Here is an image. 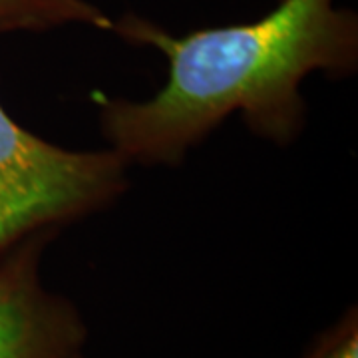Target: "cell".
<instances>
[{
    "mask_svg": "<svg viewBox=\"0 0 358 358\" xmlns=\"http://www.w3.org/2000/svg\"><path fill=\"white\" fill-rule=\"evenodd\" d=\"M112 32L167 60L155 96L102 102L103 136L129 166H178L233 114L257 136L289 143L305 128V78L348 76L358 64V16L336 0H281L253 22L187 34L124 14Z\"/></svg>",
    "mask_w": 358,
    "mask_h": 358,
    "instance_id": "1",
    "label": "cell"
},
{
    "mask_svg": "<svg viewBox=\"0 0 358 358\" xmlns=\"http://www.w3.org/2000/svg\"><path fill=\"white\" fill-rule=\"evenodd\" d=\"M128 167L112 148L78 152L44 141L0 103V257L112 203L128 187Z\"/></svg>",
    "mask_w": 358,
    "mask_h": 358,
    "instance_id": "2",
    "label": "cell"
},
{
    "mask_svg": "<svg viewBox=\"0 0 358 358\" xmlns=\"http://www.w3.org/2000/svg\"><path fill=\"white\" fill-rule=\"evenodd\" d=\"M56 233L38 231L0 257V358L82 355L86 324L80 310L40 279V259Z\"/></svg>",
    "mask_w": 358,
    "mask_h": 358,
    "instance_id": "3",
    "label": "cell"
},
{
    "mask_svg": "<svg viewBox=\"0 0 358 358\" xmlns=\"http://www.w3.org/2000/svg\"><path fill=\"white\" fill-rule=\"evenodd\" d=\"M90 26L112 32L114 18L90 0H0V32Z\"/></svg>",
    "mask_w": 358,
    "mask_h": 358,
    "instance_id": "4",
    "label": "cell"
},
{
    "mask_svg": "<svg viewBox=\"0 0 358 358\" xmlns=\"http://www.w3.org/2000/svg\"><path fill=\"white\" fill-rule=\"evenodd\" d=\"M305 358H358L357 310L352 308Z\"/></svg>",
    "mask_w": 358,
    "mask_h": 358,
    "instance_id": "5",
    "label": "cell"
},
{
    "mask_svg": "<svg viewBox=\"0 0 358 358\" xmlns=\"http://www.w3.org/2000/svg\"><path fill=\"white\" fill-rule=\"evenodd\" d=\"M74 358H86V357H84V355H78V357H74Z\"/></svg>",
    "mask_w": 358,
    "mask_h": 358,
    "instance_id": "6",
    "label": "cell"
}]
</instances>
